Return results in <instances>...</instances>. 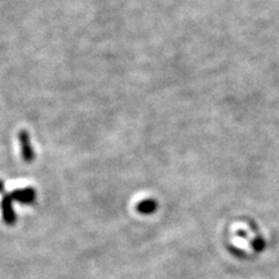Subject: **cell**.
<instances>
[{
	"label": "cell",
	"instance_id": "cell-5",
	"mask_svg": "<svg viewBox=\"0 0 279 279\" xmlns=\"http://www.w3.org/2000/svg\"><path fill=\"white\" fill-rule=\"evenodd\" d=\"M253 248L256 251H262L265 248V241L262 238H257L253 241Z\"/></svg>",
	"mask_w": 279,
	"mask_h": 279
},
{
	"label": "cell",
	"instance_id": "cell-6",
	"mask_svg": "<svg viewBox=\"0 0 279 279\" xmlns=\"http://www.w3.org/2000/svg\"><path fill=\"white\" fill-rule=\"evenodd\" d=\"M4 191H5V184L3 181H0V193H4Z\"/></svg>",
	"mask_w": 279,
	"mask_h": 279
},
{
	"label": "cell",
	"instance_id": "cell-3",
	"mask_svg": "<svg viewBox=\"0 0 279 279\" xmlns=\"http://www.w3.org/2000/svg\"><path fill=\"white\" fill-rule=\"evenodd\" d=\"M10 194L11 197H12L13 201L15 200L24 205L32 204V202L35 201V198H36V192L33 187H25V189L15 190Z\"/></svg>",
	"mask_w": 279,
	"mask_h": 279
},
{
	"label": "cell",
	"instance_id": "cell-4",
	"mask_svg": "<svg viewBox=\"0 0 279 279\" xmlns=\"http://www.w3.org/2000/svg\"><path fill=\"white\" fill-rule=\"evenodd\" d=\"M157 202L154 199H144L142 201L137 202L136 211L143 214V215H149V214H152L157 211Z\"/></svg>",
	"mask_w": 279,
	"mask_h": 279
},
{
	"label": "cell",
	"instance_id": "cell-1",
	"mask_svg": "<svg viewBox=\"0 0 279 279\" xmlns=\"http://www.w3.org/2000/svg\"><path fill=\"white\" fill-rule=\"evenodd\" d=\"M18 139L21 148L22 159H24L26 163H32L33 160L35 159V152H34L32 142H30L29 133L27 132L26 129H22V131H20L18 134Z\"/></svg>",
	"mask_w": 279,
	"mask_h": 279
},
{
	"label": "cell",
	"instance_id": "cell-2",
	"mask_svg": "<svg viewBox=\"0 0 279 279\" xmlns=\"http://www.w3.org/2000/svg\"><path fill=\"white\" fill-rule=\"evenodd\" d=\"M0 208H2L3 219L5 224L9 225V226H13L17 222V215H15L13 208V199L10 193L3 196V199L0 201Z\"/></svg>",
	"mask_w": 279,
	"mask_h": 279
}]
</instances>
